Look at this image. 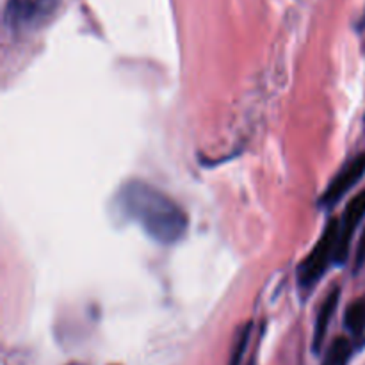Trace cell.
Instances as JSON below:
<instances>
[{
    "label": "cell",
    "instance_id": "1",
    "mask_svg": "<svg viewBox=\"0 0 365 365\" xmlns=\"http://www.w3.org/2000/svg\"><path fill=\"white\" fill-rule=\"evenodd\" d=\"M121 212L163 245L180 241L187 230V216L175 200L146 182H127L118 195Z\"/></svg>",
    "mask_w": 365,
    "mask_h": 365
},
{
    "label": "cell",
    "instance_id": "5",
    "mask_svg": "<svg viewBox=\"0 0 365 365\" xmlns=\"http://www.w3.org/2000/svg\"><path fill=\"white\" fill-rule=\"evenodd\" d=\"M339 296H341V289L339 287L331 289V292H328V296L324 298L323 305H321L319 314H317L316 328H314V341H312V349L316 353H319L321 348H323V342H324V337H327L328 327H330L331 319H334L335 310H337Z\"/></svg>",
    "mask_w": 365,
    "mask_h": 365
},
{
    "label": "cell",
    "instance_id": "6",
    "mask_svg": "<svg viewBox=\"0 0 365 365\" xmlns=\"http://www.w3.org/2000/svg\"><path fill=\"white\" fill-rule=\"evenodd\" d=\"M39 9V4L34 0H9L6 9V18L11 25H18L34 16Z\"/></svg>",
    "mask_w": 365,
    "mask_h": 365
},
{
    "label": "cell",
    "instance_id": "11",
    "mask_svg": "<svg viewBox=\"0 0 365 365\" xmlns=\"http://www.w3.org/2000/svg\"><path fill=\"white\" fill-rule=\"evenodd\" d=\"M70 365H82V364H70Z\"/></svg>",
    "mask_w": 365,
    "mask_h": 365
},
{
    "label": "cell",
    "instance_id": "10",
    "mask_svg": "<svg viewBox=\"0 0 365 365\" xmlns=\"http://www.w3.org/2000/svg\"><path fill=\"white\" fill-rule=\"evenodd\" d=\"M365 264V232L364 235L360 237L359 248H356V257H355V271L362 269V266Z\"/></svg>",
    "mask_w": 365,
    "mask_h": 365
},
{
    "label": "cell",
    "instance_id": "4",
    "mask_svg": "<svg viewBox=\"0 0 365 365\" xmlns=\"http://www.w3.org/2000/svg\"><path fill=\"white\" fill-rule=\"evenodd\" d=\"M365 173V153L362 155H356L355 159L349 160L337 175H335L334 180L330 182V185L327 187V191L321 196V205L324 207H334L335 203L341 202L342 196L364 177Z\"/></svg>",
    "mask_w": 365,
    "mask_h": 365
},
{
    "label": "cell",
    "instance_id": "8",
    "mask_svg": "<svg viewBox=\"0 0 365 365\" xmlns=\"http://www.w3.org/2000/svg\"><path fill=\"white\" fill-rule=\"evenodd\" d=\"M351 342L346 337H337L331 342L330 348H328L327 359H324L323 365H348L349 359H351Z\"/></svg>",
    "mask_w": 365,
    "mask_h": 365
},
{
    "label": "cell",
    "instance_id": "3",
    "mask_svg": "<svg viewBox=\"0 0 365 365\" xmlns=\"http://www.w3.org/2000/svg\"><path fill=\"white\" fill-rule=\"evenodd\" d=\"M365 217V191L359 192L351 202L348 203L342 216L341 225H339V239H337V248H335L334 260L337 264L346 262L349 253V245H351L353 234H355L356 227L362 223Z\"/></svg>",
    "mask_w": 365,
    "mask_h": 365
},
{
    "label": "cell",
    "instance_id": "2",
    "mask_svg": "<svg viewBox=\"0 0 365 365\" xmlns=\"http://www.w3.org/2000/svg\"><path fill=\"white\" fill-rule=\"evenodd\" d=\"M339 220L331 217L327 223L323 235L317 241L316 248L309 253L305 260L298 267V280L302 287H312L319 282L327 271L328 262L335 257V248H337L339 239Z\"/></svg>",
    "mask_w": 365,
    "mask_h": 365
},
{
    "label": "cell",
    "instance_id": "9",
    "mask_svg": "<svg viewBox=\"0 0 365 365\" xmlns=\"http://www.w3.org/2000/svg\"><path fill=\"white\" fill-rule=\"evenodd\" d=\"M252 323H246L245 327H241L239 330L237 339L234 342V348H232V355H230V362L228 365H241L242 359H245L246 348L250 344V337H252Z\"/></svg>",
    "mask_w": 365,
    "mask_h": 365
},
{
    "label": "cell",
    "instance_id": "7",
    "mask_svg": "<svg viewBox=\"0 0 365 365\" xmlns=\"http://www.w3.org/2000/svg\"><path fill=\"white\" fill-rule=\"evenodd\" d=\"M344 324L353 335H362L365 331V298L356 299L346 309Z\"/></svg>",
    "mask_w": 365,
    "mask_h": 365
}]
</instances>
